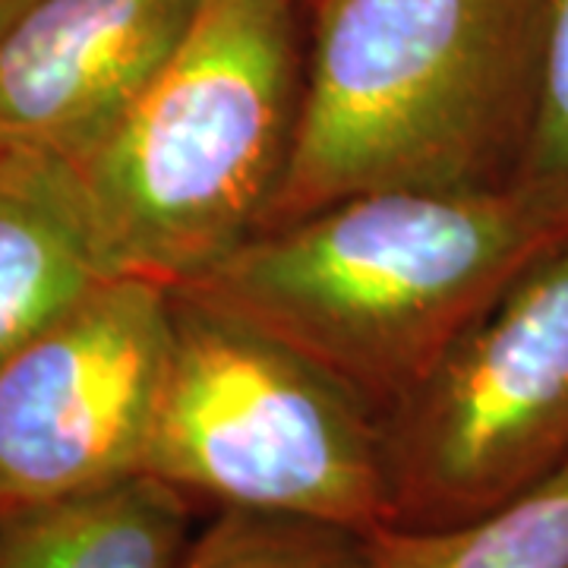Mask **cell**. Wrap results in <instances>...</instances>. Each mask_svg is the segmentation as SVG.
Returning a JSON list of instances; mask_svg holds the SVG:
<instances>
[{"mask_svg":"<svg viewBox=\"0 0 568 568\" xmlns=\"http://www.w3.org/2000/svg\"><path fill=\"white\" fill-rule=\"evenodd\" d=\"M562 241L566 205L521 183L366 190L260 231L183 291L297 351L379 420Z\"/></svg>","mask_w":568,"mask_h":568,"instance_id":"6da1fadb","label":"cell"},{"mask_svg":"<svg viewBox=\"0 0 568 568\" xmlns=\"http://www.w3.org/2000/svg\"><path fill=\"white\" fill-rule=\"evenodd\" d=\"M547 0H306L297 142L263 231L366 190L518 183Z\"/></svg>","mask_w":568,"mask_h":568,"instance_id":"7a4b0ae2","label":"cell"},{"mask_svg":"<svg viewBox=\"0 0 568 568\" xmlns=\"http://www.w3.org/2000/svg\"><path fill=\"white\" fill-rule=\"evenodd\" d=\"M306 0H205L174 58L82 162L121 275L203 278L263 231L297 142Z\"/></svg>","mask_w":568,"mask_h":568,"instance_id":"3957f363","label":"cell"},{"mask_svg":"<svg viewBox=\"0 0 568 568\" xmlns=\"http://www.w3.org/2000/svg\"><path fill=\"white\" fill-rule=\"evenodd\" d=\"M142 474L200 506L388 525L379 420L256 325L171 287V357Z\"/></svg>","mask_w":568,"mask_h":568,"instance_id":"277c9868","label":"cell"},{"mask_svg":"<svg viewBox=\"0 0 568 568\" xmlns=\"http://www.w3.org/2000/svg\"><path fill=\"white\" fill-rule=\"evenodd\" d=\"M388 525L480 518L568 462V241L379 417Z\"/></svg>","mask_w":568,"mask_h":568,"instance_id":"5b68a950","label":"cell"},{"mask_svg":"<svg viewBox=\"0 0 568 568\" xmlns=\"http://www.w3.org/2000/svg\"><path fill=\"white\" fill-rule=\"evenodd\" d=\"M171 357V287L118 275L0 361V508L142 474Z\"/></svg>","mask_w":568,"mask_h":568,"instance_id":"8992f818","label":"cell"},{"mask_svg":"<svg viewBox=\"0 0 568 568\" xmlns=\"http://www.w3.org/2000/svg\"><path fill=\"white\" fill-rule=\"evenodd\" d=\"M205 0H29L0 29V145L82 162L174 58Z\"/></svg>","mask_w":568,"mask_h":568,"instance_id":"52a82bcc","label":"cell"},{"mask_svg":"<svg viewBox=\"0 0 568 568\" xmlns=\"http://www.w3.org/2000/svg\"><path fill=\"white\" fill-rule=\"evenodd\" d=\"M118 275L77 168L0 145V361Z\"/></svg>","mask_w":568,"mask_h":568,"instance_id":"ba28073f","label":"cell"},{"mask_svg":"<svg viewBox=\"0 0 568 568\" xmlns=\"http://www.w3.org/2000/svg\"><path fill=\"white\" fill-rule=\"evenodd\" d=\"M200 503L152 474L0 508V568H178Z\"/></svg>","mask_w":568,"mask_h":568,"instance_id":"9c48e42d","label":"cell"},{"mask_svg":"<svg viewBox=\"0 0 568 568\" xmlns=\"http://www.w3.org/2000/svg\"><path fill=\"white\" fill-rule=\"evenodd\" d=\"M366 568H568V462L480 518L366 534Z\"/></svg>","mask_w":568,"mask_h":568,"instance_id":"30bf717a","label":"cell"},{"mask_svg":"<svg viewBox=\"0 0 568 568\" xmlns=\"http://www.w3.org/2000/svg\"><path fill=\"white\" fill-rule=\"evenodd\" d=\"M178 568H366V534L294 515L219 508Z\"/></svg>","mask_w":568,"mask_h":568,"instance_id":"8fae6325","label":"cell"},{"mask_svg":"<svg viewBox=\"0 0 568 568\" xmlns=\"http://www.w3.org/2000/svg\"><path fill=\"white\" fill-rule=\"evenodd\" d=\"M518 183L568 209V0H547L540 104Z\"/></svg>","mask_w":568,"mask_h":568,"instance_id":"7c38bea8","label":"cell"},{"mask_svg":"<svg viewBox=\"0 0 568 568\" xmlns=\"http://www.w3.org/2000/svg\"><path fill=\"white\" fill-rule=\"evenodd\" d=\"M26 3H29V0H0V29H3V26L10 22V17H13L20 7H26Z\"/></svg>","mask_w":568,"mask_h":568,"instance_id":"4fadbf2b","label":"cell"}]
</instances>
